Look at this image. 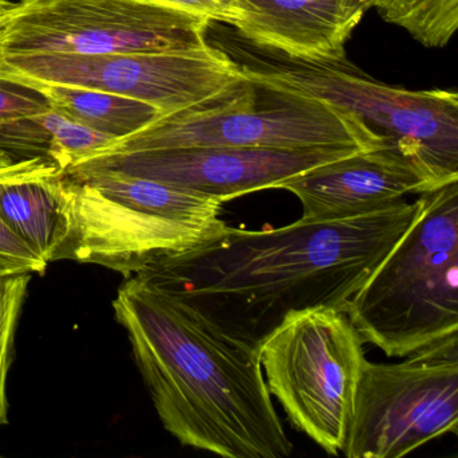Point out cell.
Segmentation results:
<instances>
[{
  "mask_svg": "<svg viewBox=\"0 0 458 458\" xmlns=\"http://www.w3.org/2000/svg\"><path fill=\"white\" fill-rule=\"evenodd\" d=\"M20 272H31L34 273V275H36V273L44 275L42 269H39L37 265L31 264V262L23 261V259L0 253V276Z\"/></svg>",
  "mask_w": 458,
  "mask_h": 458,
  "instance_id": "22",
  "label": "cell"
},
{
  "mask_svg": "<svg viewBox=\"0 0 458 458\" xmlns=\"http://www.w3.org/2000/svg\"><path fill=\"white\" fill-rule=\"evenodd\" d=\"M147 2L200 15L208 18L211 22L232 25L233 15H234L233 13L234 0H147Z\"/></svg>",
  "mask_w": 458,
  "mask_h": 458,
  "instance_id": "21",
  "label": "cell"
},
{
  "mask_svg": "<svg viewBox=\"0 0 458 458\" xmlns=\"http://www.w3.org/2000/svg\"><path fill=\"white\" fill-rule=\"evenodd\" d=\"M50 108L44 96L28 85L0 79V128Z\"/></svg>",
  "mask_w": 458,
  "mask_h": 458,
  "instance_id": "20",
  "label": "cell"
},
{
  "mask_svg": "<svg viewBox=\"0 0 458 458\" xmlns=\"http://www.w3.org/2000/svg\"><path fill=\"white\" fill-rule=\"evenodd\" d=\"M420 202L262 230L227 226L213 240L139 273L191 307L211 328L259 351L294 313L347 310L415 216Z\"/></svg>",
  "mask_w": 458,
  "mask_h": 458,
  "instance_id": "1",
  "label": "cell"
},
{
  "mask_svg": "<svg viewBox=\"0 0 458 458\" xmlns=\"http://www.w3.org/2000/svg\"><path fill=\"white\" fill-rule=\"evenodd\" d=\"M210 23L147 0H23L7 12L0 55L197 49Z\"/></svg>",
  "mask_w": 458,
  "mask_h": 458,
  "instance_id": "8",
  "label": "cell"
},
{
  "mask_svg": "<svg viewBox=\"0 0 458 458\" xmlns=\"http://www.w3.org/2000/svg\"><path fill=\"white\" fill-rule=\"evenodd\" d=\"M358 148L195 147L90 157L69 170L114 168L216 198L222 203L281 183Z\"/></svg>",
  "mask_w": 458,
  "mask_h": 458,
  "instance_id": "11",
  "label": "cell"
},
{
  "mask_svg": "<svg viewBox=\"0 0 458 458\" xmlns=\"http://www.w3.org/2000/svg\"><path fill=\"white\" fill-rule=\"evenodd\" d=\"M259 355L267 390L289 422L329 455L339 454L367 363L363 340L345 312L294 313L264 340Z\"/></svg>",
  "mask_w": 458,
  "mask_h": 458,
  "instance_id": "7",
  "label": "cell"
},
{
  "mask_svg": "<svg viewBox=\"0 0 458 458\" xmlns=\"http://www.w3.org/2000/svg\"><path fill=\"white\" fill-rule=\"evenodd\" d=\"M0 79L112 93L149 104L162 116L214 103L245 81L240 64L208 45L171 52L0 55Z\"/></svg>",
  "mask_w": 458,
  "mask_h": 458,
  "instance_id": "10",
  "label": "cell"
},
{
  "mask_svg": "<svg viewBox=\"0 0 458 458\" xmlns=\"http://www.w3.org/2000/svg\"><path fill=\"white\" fill-rule=\"evenodd\" d=\"M15 4H10V6H0V34L4 31V22H6V14Z\"/></svg>",
  "mask_w": 458,
  "mask_h": 458,
  "instance_id": "24",
  "label": "cell"
},
{
  "mask_svg": "<svg viewBox=\"0 0 458 458\" xmlns=\"http://www.w3.org/2000/svg\"><path fill=\"white\" fill-rule=\"evenodd\" d=\"M112 305L157 417L182 445L226 458L292 454L259 351L140 276L125 278Z\"/></svg>",
  "mask_w": 458,
  "mask_h": 458,
  "instance_id": "2",
  "label": "cell"
},
{
  "mask_svg": "<svg viewBox=\"0 0 458 458\" xmlns=\"http://www.w3.org/2000/svg\"><path fill=\"white\" fill-rule=\"evenodd\" d=\"M50 181L13 182L0 190L4 222L47 264L55 259L64 238L63 214Z\"/></svg>",
  "mask_w": 458,
  "mask_h": 458,
  "instance_id": "15",
  "label": "cell"
},
{
  "mask_svg": "<svg viewBox=\"0 0 458 458\" xmlns=\"http://www.w3.org/2000/svg\"><path fill=\"white\" fill-rule=\"evenodd\" d=\"M369 6H371V4H369Z\"/></svg>",
  "mask_w": 458,
  "mask_h": 458,
  "instance_id": "27",
  "label": "cell"
},
{
  "mask_svg": "<svg viewBox=\"0 0 458 458\" xmlns=\"http://www.w3.org/2000/svg\"><path fill=\"white\" fill-rule=\"evenodd\" d=\"M41 117L50 136L49 159L64 173L114 141L52 108L45 111Z\"/></svg>",
  "mask_w": 458,
  "mask_h": 458,
  "instance_id": "18",
  "label": "cell"
},
{
  "mask_svg": "<svg viewBox=\"0 0 458 458\" xmlns=\"http://www.w3.org/2000/svg\"><path fill=\"white\" fill-rule=\"evenodd\" d=\"M14 4V2H0V6H10V4Z\"/></svg>",
  "mask_w": 458,
  "mask_h": 458,
  "instance_id": "25",
  "label": "cell"
},
{
  "mask_svg": "<svg viewBox=\"0 0 458 458\" xmlns=\"http://www.w3.org/2000/svg\"><path fill=\"white\" fill-rule=\"evenodd\" d=\"M299 198L301 218L355 216L387 208L409 194L430 191L395 147L353 152L318 165L278 186Z\"/></svg>",
  "mask_w": 458,
  "mask_h": 458,
  "instance_id": "12",
  "label": "cell"
},
{
  "mask_svg": "<svg viewBox=\"0 0 458 458\" xmlns=\"http://www.w3.org/2000/svg\"><path fill=\"white\" fill-rule=\"evenodd\" d=\"M369 0H234L232 26L259 49L297 61H340Z\"/></svg>",
  "mask_w": 458,
  "mask_h": 458,
  "instance_id": "13",
  "label": "cell"
},
{
  "mask_svg": "<svg viewBox=\"0 0 458 458\" xmlns=\"http://www.w3.org/2000/svg\"><path fill=\"white\" fill-rule=\"evenodd\" d=\"M418 202L409 229L345 310L361 340L388 358L458 334V181Z\"/></svg>",
  "mask_w": 458,
  "mask_h": 458,
  "instance_id": "4",
  "label": "cell"
},
{
  "mask_svg": "<svg viewBox=\"0 0 458 458\" xmlns=\"http://www.w3.org/2000/svg\"><path fill=\"white\" fill-rule=\"evenodd\" d=\"M0 2H13V0H0ZM20 2H23V0H15L14 4H20Z\"/></svg>",
  "mask_w": 458,
  "mask_h": 458,
  "instance_id": "26",
  "label": "cell"
},
{
  "mask_svg": "<svg viewBox=\"0 0 458 458\" xmlns=\"http://www.w3.org/2000/svg\"><path fill=\"white\" fill-rule=\"evenodd\" d=\"M387 144H391L387 138L331 104L269 89L245 79L226 98L160 116L87 159L195 147L374 149Z\"/></svg>",
  "mask_w": 458,
  "mask_h": 458,
  "instance_id": "6",
  "label": "cell"
},
{
  "mask_svg": "<svg viewBox=\"0 0 458 458\" xmlns=\"http://www.w3.org/2000/svg\"><path fill=\"white\" fill-rule=\"evenodd\" d=\"M401 363L364 364L342 452L401 458L458 431V334Z\"/></svg>",
  "mask_w": 458,
  "mask_h": 458,
  "instance_id": "9",
  "label": "cell"
},
{
  "mask_svg": "<svg viewBox=\"0 0 458 458\" xmlns=\"http://www.w3.org/2000/svg\"><path fill=\"white\" fill-rule=\"evenodd\" d=\"M64 171L55 163L45 157H31L23 159L14 170L9 173L0 174V190L4 184L13 182L31 181V179H47L60 175ZM0 253L6 256L15 257L23 261L31 262L37 265L45 273L47 262L44 261L22 238L18 237L9 225L4 222V216L0 214Z\"/></svg>",
  "mask_w": 458,
  "mask_h": 458,
  "instance_id": "19",
  "label": "cell"
},
{
  "mask_svg": "<svg viewBox=\"0 0 458 458\" xmlns=\"http://www.w3.org/2000/svg\"><path fill=\"white\" fill-rule=\"evenodd\" d=\"M50 183L64 218L53 261L100 265L130 278L227 227L221 200L114 168L65 171Z\"/></svg>",
  "mask_w": 458,
  "mask_h": 458,
  "instance_id": "3",
  "label": "cell"
},
{
  "mask_svg": "<svg viewBox=\"0 0 458 458\" xmlns=\"http://www.w3.org/2000/svg\"><path fill=\"white\" fill-rule=\"evenodd\" d=\"M386 22L426 47H445L458 28V0H369Z\"/></svg>",
  "mask_w": 458,
  "mask_h": 458,
  "instance_id": "16",
  "label": "cell"
},
{
  "mask_svg": "<svg viewBox=\"0 0 458 458\" xmlns=\"http://www.w3.org/2000/svg\"><path fill=\"white\" fill-rule=\"evenodd\" d=\"M22 160L15 159L4 147L0 146V174L9 173V171L14 170Z\"/></svg>",
  "mask_w": 458,
  "mask_h": 458,
  "instance_id": "23",
  "label": "cell"
},
{
  "mask_svg": "<svg viewBox=\"0 0 458 458\" xmlns=\"http://www.w3.org/2000/svg\"><path fill=\"white\" fill-rule=\"evenodd\" d=\"M34 273L0 276V426L9 423L7 377L14 356L18 321Z\"/></svg>",
  "mask_w": 458,
  "mask_h": 458,
  "instance_id": "17",
  "label": "cell"
},
{
  "mask_svg": "<svg viewBox=\"0 0 458 458\" xmlns=\"http://www.w3.org/2000/svg\"><path fill=\"white\" fill-rule=\"evenodd\" d=\"M254 84L315 98L348 112L388 139L430 190L458 181V96L375 81L347 63L251 57L241 65Z\"/></svg>",
  "mask_w": 458,
  "mask_h": 458,
  "instance_id": "5",
  "label": "cell"
},
{
  "mask_svg": "<svg viewBox=\"0 0 458 458\" xmlns=\"http://www.w3.org/2000/svg\"><path fill=\"white\" fill-rule=\"evenodd\" d=\"M22 85L38 90L53 111L114 140L133 135L162 116L149 104L100 90L36 81Z\"/></svg>",
  "mask_w": 458,
  "mask_h": 458,
  "instance_id": "14",
  "label": "cell"
}]
</instances>
